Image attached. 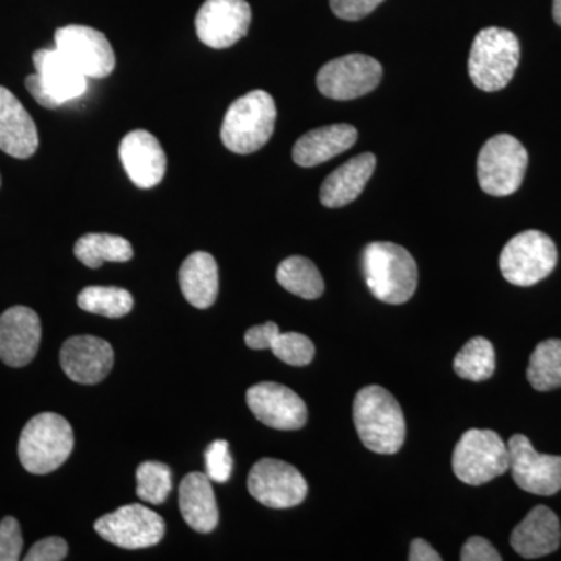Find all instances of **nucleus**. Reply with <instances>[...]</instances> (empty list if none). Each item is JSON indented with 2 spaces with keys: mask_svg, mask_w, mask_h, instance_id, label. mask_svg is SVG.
<instances>
[{
  "mask_svg": "<svg viewBox=\"0 0 561 561\" xmlns=\"http://www.w3.org/2000/svg\"><path fill=\"white\" fill-rule=\"evenodd\" d=\"M353 419L362 443L370 451L394 454L404 445V413L397 398L383 387L359 390L354 398Z\"/></svg>",
  "mask_w": 561,
  "mask_h": 561,
  "instance_id": "obj_1",
  "label": "nucleus"
},
{
  "mask_svg": "<svg viewBox=\"0 0 561 561\" xmlns=\"http://www.w3.org/2000/svg\"><path fill=\"white\" fill-rule=\"evenodd\" d=\"M368 289L387 305L408 302L419 286V267L404 247L393 242H373L362 254Z\"/></svg>",
  "mask_w": 561,
  "mask_h": 561,
  "instance_id": "obj_2",
  "label": "nucleus"
},
{
  "mask_svg": "<svg viewBox=\"0 0 561 561\" xmlns=\"http://www.w3.org/2000/svg\"><path fill=\"white\" fill-rule=\"evenodd\" d=\"M276 124V105L268 92L256 90L231 103L224 124L221 142L232 153L251 154L271 140Z\"/></svg>",
  "mask_w": 561,
  "mask_h": 561,
  "instance_id": "obj_3",
  "label": "nucleus"
},
{
  "mask_svg": "<svg viewBox=\"0 0 561 561\" xmlns=\"http://www.w3.org/2000/svg\"><path fill=\"white\" fill-rule=\"evenodd\" d=\"M522 58V46L507 28H483L472 41L468 72L476 88L496 92L511 83Z\"/></svg>",
  "mask_w": 561,
  "mask_h": 561,
  "instance_id": "obj_4",
  "label": "nucleus"
},
{
  "mask_svg": "<svg viewBox=\"0 0 561 561\" xmlns=\"http://www.w3.org/2000/svg\"><path fill=\"white\" fill-rule=\"evenodd\" d=\"M73 449V431L58 413L33 416L21 432L18 456L32 474H49L69 459Z\"/></svg>",
  "mask_w": 561,
  "mask_h": 561,
  "instance_id": "obj_5",
  "label": "nucleus"
},
{
  "mask_svg": "<svg viewBox=\"0 0 561 561\" xmlns=\"http://www.w3.org/2000/svg\"><path fill=\"white\" fill-rule=\"evenodd\" d=\"M453 470L468 485L489 483L511 470L508 445L494 431H467L454 449Z\"/></svg>",
  "mask_w": 561,
  "mask_h": 561,
  "instance_id": "obj_6",
  "label": "nucleus"
},
{
  "mask_svg": "<svg viewBox=\"0 0 561 561\" xmlns=\"http://www.w3.org/2000/svg\"><path fill=\"white\" fill-rule=\"evenodd\" d=\"M529 153L511 135H496L483 144L478 158L481 190L493 197H507L522 187Z\"/></svg>",
  "mask_w": 561,
  "mask_h": 561,
  "instance_id": "obj_7",
  "label": "nucleus"
},
{
  "mask_svg": "<svg viewBox=\"0 0 561 561\" xmlns=\"http://www.w3.org/2000/svg\"><path fill=\"white\" fill-rule=\"evenodd\" d=\"M33 62L36 73L25 79V87L44 108H58L87 91V77L57 47L36 50Z\"/></svg>",
  "mask_w": 561,
  "mask_h": 561,
  "instance_id": "obj_8",
  "label": "nucleus"
},
{
  "mask_svg": "<svg viewBox=\"0 0 561 561\" xmlns=\"http://www.w3.org/2000/svg\"><path fill=\"white\" fill-rule=\"evenodd\" d=\"M559 261L556 243L545 232H519L502 249V276L513 286L529 287L548 278Z\"/></svg>",
  "mask_w": 561,
  "mask_h": 561,
  "instance_id": "obj_9",
  "label": "nucleus"
},
{
  "mask_svg": "<svg viewBox=\"0 0 561 561\" xmlns=\"http://www.w3.org/2000/svg\"><path fill=\"white\" fill-rule=\"evenodd\" d=\"M381 62L364 54L335 58L317 73V88L332 101H354L370 94L382 80Z\"/></svg>",
  "mask_w": 561,
  "mask_h": 561,
  "instance_id": "obj_10",
  "label": "nucleus"
},
{
  "mask_svg": "<svg viewBox=\"0 0 561 561\" xmlns=\"http://www.w3.org/2000/svg\"><path fill=\"white\" fill-rule=\"evenodd\" d=\"M95 531L124 549H144L158 545L164 537V519L146 505L128 504L103 515L95 522Z\"/></svg>",
  "mask_w": 561,
  "mask_h": 561,
  "instance_id": "obj_11",
  "label": "nucleus"
},
{
  "mask_svg": "<svg viewBox=\"0 0 561 561\" xmlns=\"http://www.w3.org/2000/svg\"><path fill=\"white\" fill-rule=\"evenodd\" d=\"M55 47L87 79H106L116 68L108 38L88 25H66L55 32Z\"/></svg>",
  "mask_w": 561,
  "mask_h": 561,
  "instance_id": "obj_12",
  "label": "nucleus"
},
{
  "mask_svg": "<svg viewBox=\"0 0 561 561\" xmlns=\"http://www.w3.org/2000/svg\"><path fill=\"white\" fill-rule=\"evenodd\" d=\"M247 486L254 500L271 508L295 507L308 496V482L301 472L276 459H262L254 463Z\"/></svg>",
  "mask_w": 561,
  "mask_h": 561,
  "instance_id": "obj_13",
  "label": "nucleus"
},
{
  "mask_svg": "<svg viewBox=\"0 0 561 561\" xmlns=\"http://www.w3.org/2000/svg\"><path fill=\"white\" fill-rule=\"evenodd\" d=\"M507 445L513 481L519 489L540 496H553L561 491V456L535 451L523 434L513 435Z\"/></svg>",
  "mask_w": 561,
  "mask_h": 561,
  "instance_id": "obj_14",
  "label": "nucleus"
},
{
  "mask_svg": "<svg viewBox=\"0 0 561 561\" xmlns=\"http://www.w3.org/2000/svg\"><path fill=\"white\" fill-rule=\"evenodd\" d=\"M251 9L245 0H206L195 18L198 39L210 49H228L249 33Z\"/></svg>",
  "mask_w": 561,
  "mask_h": 561,
  "instance_id": "obj_15",
  "label": "nucleus"
},
{
  "mask_svg": "<svg viewBox=\"0 0 561 561\" xmlns=\"http://www.w3.org/2000/svg\"><path fill=\"white\" fill-rule=\"evenodd\" d=\"M250 411L265 426L278 431H297L308 421L306 402L289 387L261 382L247 390Z\"/></svg>",
  "mask_w": 561,
  "mask_h": 561,
  "instance_id": "obj_16",
  "label": "nucleus"
},
{
  "mask_svg": "<svg viewBox=\"0 0 561 561\" xmlns=\"http://www.w3.org/2000/svg\"><path fill=\"white\" fill-rule=\"evenodd\" d=\"M41 320L25 306H13L0 316V360L9 367L31 364L38 353Z\"/></svg>",
  "mask_w": 561,
  "mask_h": 561,
  "instance_id": "obj_17",
  "label": "nucleus"
},
{
  "mask_svg": "<svg viewBox=\"0 0 561 561\" xmlns=\"http://www.w3.org/2000/svg\"><path fill=\"white\" fill-rule=\"evenodd\" d=\"M62 370L73 382H102L114 364V351L108 342L94 335H76L65 342L60 351Z\"/></svg>",
  "mask_w": 561,
  "mask_h": 561,
  "instance_id": "obj_18",
  "label": "nucleus"
},
{
  "mask_svg": "<svg viewBox=\"0 0 561 561\" xmlns=\"http://www.w3.org/2000/svg\"><path fill=\"white\" fill-rule=\"evenodd\" d=\"M119 157L125 172L140 190H151L164 179L168 158L160 140L149 131L128 133L122 139Z\"/></svg>",
  "mask_w": 561,
  "mask_h": 561,
  "instance_id": "obj_19",
  "label": "nucleus"
},
{
  "mask_svg": "<svg viewBox=\"0 0 561 561\" xmlns=\"http://www.w3.org/2000/svg\"><path fill=\"white\" fill-rule=\"evenodd\" d=\"M38 146L35 121L13 92L0 87V150L18 160H27Z\"/></svg>",
  "mask_w": 561,
  "mask_h": 561,
  "instance_id": "obj_20",
  "label": "nucleus"
},
{
  "mask_svg": "<svg viewBox=\"0 0 561 561\" xmlns=\"http://www.w3.org/2000/svg\"><path fill=\"white\" fill-rule=\"evenodd\" d=\"M512 548L523 559H540L559 549L561 527L551 508L538 505L523 519L511 537Z\"/></svg>",
  "mask_w": 561,
  "mask_h": 561,
  "instance_id": "obj_21",
  "label": "nucleus"
},
{
  "mask_svg": "<svg viewBox=\"0 0 561 561\" xmlns=\"http://www.w3.org/2000/svg\"><path fill=\"white\" fill-rule=\"evenodd\" d=\"M357 136L356 128L348 124L316 128L295 142L291 157L301 168H316L350 150L356 144Z\"/></svg>",
  "mask_w": 561,
  "mask_h": 561,
  "instance_id": "obj_22",
  "label": "nucleus"
},
{
  "mask_svg": "<svg viewBox=\"0 0 561 561\" xmlns=\"http://www.w3.org/2000/svg\"><path fill=\"white\" fill-rule=\"evenodd\" d=\"M376 169V157L362 153L345 162L321 184L320 201L327 208H342L364 192Z\"/></svg>",
  "mask_w": 561,
  "mask_h": 561,
  "instance_id": "obj_23",
  "label": "nucleus"
},
{
  "mask_svg": "<svg viewBox=\"0 0 561 561\" xmlns=\"http://www.w3.org/2000/svg\"><path fill=\"white\" fill-rule=\"evenodd\" d=\"M180 512L192 529L209 534L219 524V508L210 479L203 472H191L181 481Z\"/></svg>",
  "mask_w": 561,
  "mask_h": 561,
  "instance_id": "obj_24",
  "label": "nucleus"
},
{
  "mask_svg": "<svg viewBox=\"0 0 561 561\" xmlns=\"http://www.w3.org/2000/svg\"><path fill=\"white\" fill-rule=\"evenodd\" d=\"M179 280L183 297L194 308L208 309L219 294V267L205 251H195L181 264Z\"/></svg>",
  "mask_w": 561,
  "mask_h": 561,
  "instance_id": "obj_25",
  "label": "nucleus"
},
{
  "mask_svg": "<svg viewBox=\"0 0 561 561\" xmlns=\"http://www.w3.org/2000/svg\"><path fill=\"white\" fill-rule=\"evenodd\" d=\"M77 260L90 268H101L105 262H127L133 257V247L121 236L91 232L73 247Z\"/></svg>",
  "mask_w": 561,
  "mask_h": 561,
  "instance_id": "obj_26",
  "label": "nucleus"
},
{
  "mask_svg": "<svg viewBox=\"0 0 561 561\" xmlns=\"http://www.w3.org/2000/svg\"><path fill=\"white\" fill-rule=\"evenodd\" d=\"M276 279L284 289L305 300H317L324 291V280L319 268L302 256H290L280 262Z\"/></svg>",
  "mask_w": 561,
  "mask_h": 561,
  "instance_id": "obj_27",
  "label": "nucleus"
},
{
  "mask_svg": "<svg viewBox=\"0 0 561 561\" xmlns=\"http://www.w3.org/2000/svg\"><path fill=\"white\" fill-rule=\"evenodd\" d=\"M527 379L538 391H549L561 387V341L549 339L538 343L531 353Z\"/></svg>",
  "mask_w": 561,
  "mask_h": 561,
  "instance_id": "obj_28",
  "label": "nucleus"
},
{
  "mask_svg": "<svg viewBox=\"0 0 561 561\" xmlns=\"http://www.w3.org/2000/svg\"><path fill=\"white\" fill-rule=\"evenodd\" d=\"M496 368V354L493 345L483 337H474L465 343L454 359V370L468 381H486Z\"/></svg>",
  "mask_w": 561,
  "mask_h": 561,
  "instance_id": "obj_29",
  "label": "nucleus"
},
{
  "mask_svg": "<svg viewBox=\"0 0 561 561\" xmlns=\"http://www.w3.org/2000/svg\"><path fill=\"white\" fill-rule=\"evenodd\" d=\"M80 309L95 313V316L106 317V319H121L131 312L135 300L128 290L121 287H87L77 298Z\"/></svg>",
  "mask_w": 561,
  "mask_h": 561,
  "instance_id": "obj_30",
  "label": "nucleus"
},
{
  "mask_svg": "<svg viewBox=\"0 0 561 561\" xmlns=\"http://www.w3.org/2000/svg\"><path fill=\"white\" fill-rule=\"evenodd\" d=\"M138 496L149 504L160 505L172 490V471L161 461H144L136 471Z\"/></svg>",
  "mask_w": 561,
  "mask_h": 561,
  "instance_id": "obj_31",
  "label": "nucleus"
},
{
  "mask_svg": "<svg viewBox=\"0 0 561 561\" xmlns=\"http://www.w3.org/2000/svg\"><path fill=\"white\" fill-rule=\"evenodd\" d=\"M271 350L279 360L291 367H305L311 364L316 356V346L311 339L300 332H286L276 334L273 339Z\"/></svg>",
  "mask_w": 561,
  "mask_h": 561,
  "instance_id": "obj_32",
  "label": "nucleus"
},
{
  "mask_svg": "<svg viewBox=\"0 0 561 561\" xmlns=\"http://www.w3.org/2000/svg\"><path fill=\"white\" fill-rule=\"evenodd\" d=\"M206 476L210 481L225 483L232 474V457L228 442L210 443L205 453Z\"/></svg>",
  "mask_w": 561,
  "mask_h": 561,
  "instance_id": "obj_33",
  "label": "nucleus"
},
{
  "mask_svg": "<svg viewBox=\"0 0 561 561\" xmlns=\"http://www.w3.org/2000/svg\"><path fill=\"white\" fill-rule=\"evenodd\" d=\"M22 540L21 526L13 516H5L0 522V561H16L21 559Z\"/></svg>",
  "mask_w": 561,
  "mask_h": 561,
  "instance_id": "obj_34",
  "label": "nucleus"
},
{
  "mask_svg": "<svg viewBox=\"0 0 561 561\" xmlns=\"http://www.w3.org/2000/svg\"><path fill=\"white\" fill-rule=\"evenodd\" d=\"M383 0H330L332 13L345 21H359L373 13Z\"/></svg>",
  "mask_w": 561,
  "mask_h": 561,
  "instance_id": "obj_35",
  "label": "nucleus"
},
{
  "mask_svg": "<svg viewBox=\"0 0 561 561\" xmlns=\"http://www.w3.org/2000/svg\"><path fill=\"white\" fill-rule=\"evenodd\" d=\"M68 556V542L60 537L39 540L24 557L25 561H61Z\"/></svg>",
  "mask_w": 561,
  "mask_h": 561,
  "instance_id": "obj_36",
  "label": "nucleus"
},
{
  "mask_svg": "<svg viewBox=\"0 0 561 561\" xmlns=\"http://www.w3.org/2000/svg\"><path fill=\"white\" fill-rule=\"evenodd\" d=\"M460 560L463 561H501L502 557L489 540L471 537L461 548Z\"/></svg>",
  "mask_w": 561,
  "mask_h": 561,
  "instance_id": "obj_37",
  "label": "nucleus"
},
{
  "mask_svg": "<svg viewBox=\"0 0 561 561\" xmlns=\"http://www.w3.org/2000/svg\"><path fill=\"white\" fill-rule=\"evenodd\" d=\"M278 324L267 321L245 332V343L251 350H271L273 339L278 334Z\"/></svg>",
  "mask_w": 561,
  "mask_h": 561,
  "instance_id": "obj_38",
  "label": "nucleus"
},
{
  "mask_svg": "<svg viewBox=\"0 0 561 561\" xmlns=\"http://www.w3.org/2000/svg\"><path fill=\"white\" fill-rule=\"evenodd\" d=\"M411 561H440L442 556L427 542L416 538L411 542V552H409Z\"/></svg>",
  "mask_w": 561,
  "mask_h": 561,
  "instance_id": "obj_39",
  "label": "nucleus"
},
{
  "mask_svg": "<svg viewBox=\"0 0 561 561\" xmlns=\"http://www.w3.org/2000/svg\"><path fill=\"white\" fill-rule=\"evenodd\" d=\"M552 14L553 20H556L557 24L561 27V0H553Z\"/></svg>",
  "mask_w": 561,
  "mask_h": 561,
  "instance_id": "obj_40",
  "label": "nucleus"
},
{
  "mask_svg": "<svg viewBox=\"0 0 561 561\" xmlns=\"http://www.w3.org/2000/svg\"><path fill=\"white\" fill-rule=\"evenodd\" d=\"M0 184H2V179H0Z\"/></svg>",
  "mask_w": 561,
  "mask_h": 561,
  "instance_id": "obj_41",
  "label": "nucleus"
}]
</instances>
